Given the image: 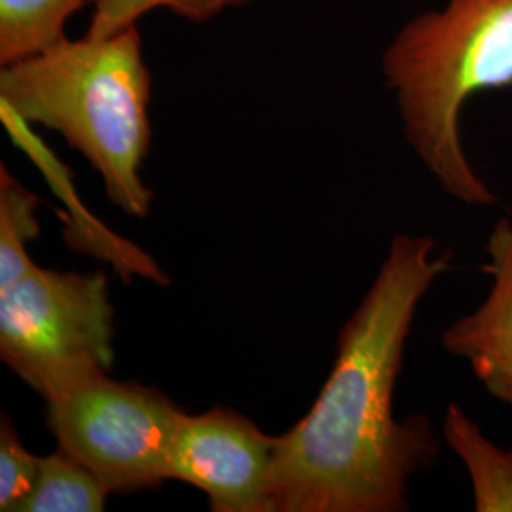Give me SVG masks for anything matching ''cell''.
I'll use <instances>...</instances> for the list:
<instances>
[{
    "instance_id": "obj_7",
    "label": "cell",
    "mask_w": 512,
    "mask_h": 512,
    "mask_svg": "<svg viewBox=\"0 0 512 512\" xmlns=\"http://www.w3.org/2000/svg\"><path fill=\"white\" fill-rule=\"evenodd\" d=\"M490 260L480 268L492 277L488 298L442 334V346L465 359L476 380L512 406V215L497 220L488 239Z\"/></svg>"
},
{
    "instance_id": "obj_11",
    "label": "cell",
    "mask_w": 512,
    "mask_h": 512,
    "mask_svg": "<svg viewBox=\"0 0 512 512\" xmlns=\"http://www.w3.org/2000/svg\"><path fill=\"white\" fill-rule=\"evenodd\" d=\"M38 205L37 196L0 165V291L35 266L27 243L40 234Z\"/></svg>"
},
{
    "instance_id": "obj_9",
    "label": "cell",
    "mask_w": 512,
    "mask_h": 512,
    "mask_svg": "<svg viewBox=\"0 0 512 512\" xmlns=\"http://www.w3.org/2000/svg\"><path fill=\"white\" fill-rule=\"evenodd\" d=\"M97 0H0V65L42 54L65 40V23Z\"/></svg>"
},
{
    "instance_id": "obj_10",
    "label": "cell",
    "mask_w": 512,
    "mask_h": 512,
    "mask_svg": "<svg viewBox=\"0 0 512 512\" xmlns=\"http://www.w3.org/2000/svg\"><path fill=\"white\" fill-rule=\"evenodd\" d=\"M109 494L84 463L57 448L40 458L37 484L16 512H101Z\"/></svg>"
},
{
    "instance_id": "obj_5",
    "label": "cell",
    "mask_w": 512,
    "mask_h": 512,
    "mask_svg": "<svg viewBox=\"0 0 512 512\" xmlns=\"http://www.w3.org/2000/svg\"><path fill=\"white\" fill-rule=\"evenodd\" d=\"M184 412L162 391L99 374L46 401V425L61 450L84 463L110 494L169 480V456Z\"/></svg>"
},
{
    "instance_id": "obj_12",
    "label": "cell",
    "mask_w": 512,
    "mask_h": 512,
    "mask_svg": "<svg viewBox=\"0 0 512 512\" xmlns=\"http://www.w3.org/2000/svg\"><path fill=\"white\" fill-rule=\"evenodd\" d=\"M249 0H97L88 35L107 37L131 25L156 8L171 10L190 21H209L220 12L247 4Z\"/></svg>"
},
{
    "instance_id": "obj_2",
    "label": "cell",
    "mask_w": 512,
    "mask_h": 512,
    "mask_svg": "<svg viewBox=\"0 0 512 512\" xmlns=\"http://www.w3.org/2000/svg\"><path fill=\"white\" fill-rule=\"evenodd\" d=\"M150 86L137 25L61 40L0 71L2 114L57 131L101 175L110 202L135 219L152 203L147 160Z\"/></svg>"
},
{
    "instance_id": "obj_3",
    "label": "cell",
    "mask_w": 512,
    "mask_h": 512,
    "mask_svg": "<svg viewBox=\"0 0 512 512\" xmlns=\"http://www.w3.org/2000/svg\"><path fill=\"white\" fill-rule=\"evenodd\" d=\"M404 135L440 186L467 205L497 198L461 147L459 116L478 93L512 88V0H446L410 19L384 54Z\"/></svg>"
},
{
    "instance_id": "obj_13",
    "label": "cell",
    "mask_w": 512,
    "mask_h": 512,
    "mask_svg": "<svg viewBox=\"0 0 512 512\" xmlns=\"http://www.w3.org/2000/svg\"><path fill=\"white\" fill-rule=\"evenodd\" d=\"M40 471V458L19 440L8 416L0 423V511L16 512L19 503L33 492Z\"/></svg>"
},
{
    "instance_id": "obj_6",
    "label": "cell",
    "mask_w": 512,
    "mask_h": 512,
    "mask_svg": "<svg viewBox=\"0 0 512 512\" xmlns=\"http://www.w3.org/2000/svg\"><path fill=\"white\" fill-rule=\"evenodd\" d=\"M275 437L236 410L186 414L169 456V480L209 497L215 512H274L270 478Z\"/></svg>"
},
{
    "instance_id": "obj_4",
    "label": "cell",
    "mask_w": 512,
    "mask_h": 512,
    "mask_svg": "<svg viewBox=\"0 0 512 512\" xmlns=\"http://www.w3.org/2000/svg\"><path fill=\"white\" fill-rule=\"evenodd\" d=\"M105 272L33 266L0 291V359L46 401L114 365Z\"/></svg>"
},
{
    "instance_id": "obj_1",
    "label": "cell",
    "mask_w": 512,
    "mask_h": 512,
    "mask_svg": "<svg viewBox=\"0 0 512 512\" xmlns=\"http://www.w3.org/2000/svg\"><path fill=\"white\" fill-rule=\"evenodd\" d=\"M431 238L397 236L338 338L310 412L275 437L274 512H401L408 478L433 465L439 439L416 414L393 418V391L421 298L452 268Z\"/></svg>"
},
{
    "instance_id": "obj_8",
    "label": "cell",
    "mask_w": 512,
    "mask_h": 512,
    "mask_svg": "<svg viewBox=\"0 0 512 512\" xmlns=\"http://www.w3.org/2000/svg\"><path fill=\"white\" fill-rule=\"evenodd\" d=\"M442 435L473 480L476 512H512V450H501L458 404H448Z\"/></svg>"
}]
</instances>
